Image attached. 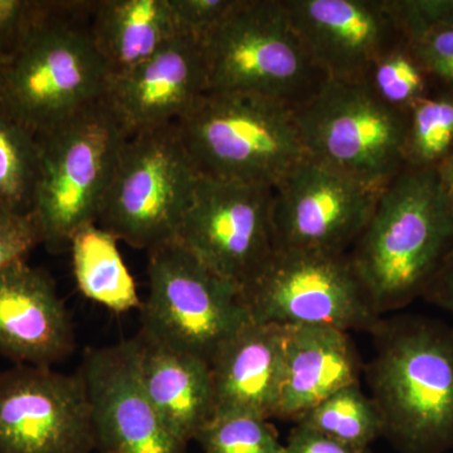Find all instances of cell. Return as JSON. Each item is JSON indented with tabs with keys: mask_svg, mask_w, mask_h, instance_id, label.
I'll return each instance as SVG.
<instances>
[{
	"mask_svg": "<svg viewBox=\"0 0 453 453\" xmlns=\"http://www.w3.org/2000/svg\"><path fill=\"white\" fill-rule=\"evenodd\" d=\"M453 257V211L436 168H404L381 190L351 257L375 312L426 292Z\"/></svg>",
	"mask_w": 453,
	"mask_h": 453,
	"instance_id": "1",
	"label": "cell"
},
{
	"mask_svg": "<svg viewBox=\"0 0 453 453\" xmlns=\"http://www.w3.org/2000/svg\"><path fill=\"white\" fill-rule=\"evenodd\" d=\"M369 366L383 434L403 453L453 449V332L410 319L386 327Z\"/></svg>",
	"mask_w": 453,
	"mask_h": 453,
	"instance_id": "2",
	"label": "cell"
},
{
	"mask_svg": "<svg viewBox=\"0 0 453 453\" xmlns=\"http://www.w3.org/2000/svg\"><path fill=\"white\" fill-rule=\"evenodd\" d=\"M96 2H61L4 64L0 106L40 136L103 100L110 74L82 16Z\"/></svg>",
	"mask_w": 453,
	"mask_h": 453,
	"instance_id": "3",
	"label": "cell"
},
{
	"mask_svg": "<svg viewBox=\"0 0 453 453\" xmlns=\"http://www.w3.org/2000/svg\"><path fill=\"white\" fill-rule=\"evenodd\" d=\"M202 44L207 92L265 98L294 111L327 81L283 0H238Z\"/></svg>",
	"mask_w": 453,
	"mask_h": 453,
	"instance_id": "4",
	"label": "cell"
},
{
	"mask_svg": "<svg viewBox=\"0 0 453 453\" xmlns=\"http://www.w3.org/2000/svg\"><path fill=\"white\" fill-rule=\"evenodd\" d=\"M37 138L40 172L31 213L42 244L61 252L77 232L96 225L130 135L104 97Z\"/></svg>",
	"mask_w": 453,
	"mask_h": 453,
	"instance_id": "5",
	"label": "cell"
},
{
	"mask_svg": "<svg viewBox=\"0 0 453 453\" xmlns=\"http://www.w3.org/2000/svg\"><path fill=\"white\" fill-rule=\"evenodd\" d=\"M202 178L275 188L306 157L292 111L249 95H204L177 121Z\"/></svg>",
	"mask_w": 453,
	"mask_h": 453,
	"instance_id": "6",
	"label": "cell"
},
{
	"mask_svg": "<svg viewBox=\"0 0 453 453\" xmlns=\"http://www.w3.org/2000/svg\"><path fill=\"white\" fill-rule=\"evenodd\" d=\"M199 179L177 122L134 134L96 225L134 249L150 251L175 241Z\"/></svg>",
	"mask_w": 453,
	"mask_h": 453,
	"instance_id": "7",
	"label": "cell"
},
{
	"mask_svg": "<svg viewBox=\"0 0 453 453\" xmlns=\"http://www.w3.org/2000/svg\"><path fill=\"white\" fill-rule=\"evenodd\" d=\"M142 311V333L208 365L251 321L240 286L217 275L177 240L149 251Z\"/></svg>",
	"mask_w": 453,
	"mask_h": 453,
	"instance_id": "8",
	"label": "cell"
},
{
	"mask_svg": "<svg viewBox=\"0 0 453 453\" xmlns=\"http://www.w3.org/2000/svg\"><path fill=\"white\" fill-rule=\"evenodd\" d=\"M292 116L306 155L327 168L380 189L404 168L407 115L362 82L327 80Z\"/></svg>",
	"mask_w": 453,
	"mask_h": 453,
	"instance_id": "9",
	"label": "cell"
},
{
	"mask_svg": "<svg viewBox=\"0 0 453 453\" xmlns=\"http://www.w3.org/2000/svg\"><path fill=\"white\" fill-rule=\"evenodd\" d=\"M241 292L255 323L377 327V312L345 255L275 249Z\"/></svg>",
	"mask_w": 453,
	"mask_h": 453,
	"instance_id": "10",
	"label": "cell"
},
{
	"mask_svg": "<svg viewBox=\"0 0 453 453\" xmlns=\"http://www.w3.org/2000/svg\"><path fill=\"white\" fill-rule=\"evenodd\" d=\"M381 190L306 155L273 188L275 249L345 255L371 220Z\"/></svg>",
	"mask_w": 453,
	"mask_h": 453,
	"instance_id": "11",
	"label": "cell"
},
{
	"mask_svg": "<svg viewBox=\"0 0 453 453\" xmlns=\"http://www.w3.org/2000/svg\"><path fill=\"white\" fill-rule=\"evenodd\" d=\"M273 192L201 177L178 242L217 275L242 288L275 251Z\"/></svg>",
	"mask_w": 453,
	"mask_h": 453,
	"instance_id": "12",
	"label": "cell"
},
{
	"mask_svg": "<svg viewBox=\"0 0 453 453\" xmlns=\"http://www.w3.org/2000/svg\"><path fill=\"white\" fill-rule=\"evenodd\" d=\"M79 372L16 365L0 374V453H94Z\"/></svg>",
	"mask_w": 453,
	"mask_h": 453,
	"instance_id": "13",
	"label": "cell"
},
{
	"mask_svg": "<svg viewBox=\"0 0 453 453\" xmlns=\"http://www.w3.org/2000/svg\"><path fill=\"white\" fill-rule=\"evenodd\" d=\"M98 453H187L142 384L135 338L88 351L81 368Z\"/></svg>",
	"mask_w": 453,
	"mask_h": 453,
	"instance_id": "14",
	"label": "cell"
},
{
	"mask_svg": "<svg viewBox=\"0 0 453 453\" xmlns=\"http://www.w3.org/2000/svg\"><path fill=\"white\" fill-rule=\"evenodd\" d=\"M292 26L327 80L360 82L404 35L387 0H283Z\"/></svg>",
	"mask_w": 453,
	"mask_h": 453,
	"instance_id": "15",
	"label": "cell"
},
{
	"mask_svg": "<svg viewBox=\"0 0 453 453\" xmlns=\"http://www.w3.org/2000/svg\"><path fill=\"white\" fill-rule=\"evenodd\" d=\"M207 91L202 42L178 33L142 65L111 77L105 100L131 136L180 120Z\"/></svg>",
	"mask_w": 453,
	"mask_h": 453,
	"instance_id": "16",
	"label": "cell"
},
{
	"mask_svg": "<svg viewBox=\"0 0 453 453\" xmlns=\"http://www.w3.org/2000/svg\"><path fill=\"white\" fill-rule=\"evenodd\" d=\"M73 349V320L49 273L27 261L0 271V356L50 368Z\"/></svg>",
	"mask_w": 453,
	"mask_h": 453,
	"instance_id": "17",
	"label": "cell"
},
{
	"mask_svg": "<svg viewBox=\"0 0 453 453\" xmlns=\"http://www.w3.org/2000/svg\"><path fill=\"white\" fill-rule=\"evenodd\" d=\"M219 413L275 418L283 372V327L250 321L211 362Z\"/></svg>",
	"mask_w": 453,
	"mask_h": 453,
	"instance_id": "18",
	"label": "cell"
},
{
	"mask_svg": "<svg viewBox=\"0 0 453 453\" xmlns=\"http://www.w3.org/2000/svg\"><path fill=\"white\" fill-rule=\"evenodd\" d=\"M283 372L275 418L295 422L333 393L359 380L350 336L332 326H282Z\"/></svg>",
	"mask_w": 453,
	"mask_h": 453,
	"instance_id": "19",
	"label": "cell"
},
{
	"mask_svg": "<svg viewBox=\"0 0 453 453\" xmlns=\"http://www.w3.org/2000/svg\"><path fill=\"white\" fill-rule=\"evenodd\" d=\"M136 357L142 384L166 427L184 443L216 412L211 365L140 332Z\"/></svg>",
	"mask_w": 453,
	"mask_h": 453,
	"instance_id": "20",
	"label": "cell"
},
{
	"mask_svg": "<svg viewBox=\"0 0 453 453\" xmlns=\"http://www.w3.org/2000/svg\"><path fill=\"white\" fill-rule=\"evenodd\" d=\"M89 32L110 79L134 70L178 35L169 0H101Z\"/></svg>",
	"mask_w": 453,
	"mask_h": 453,
	"instance_id": "21",
	"label": "cell"
},
{
	"mask_svg": "<svg viewBox=\"0 0 453 453\" xmlns=\"http://www.w3.org/2000/svg\"><path fill=\"white\" fill-rule=\"evenodd\" d=\"M119 240L91 225L71 240L74 280L83 296L113 312L142 309L136 283L118 247Z\"/></svg>",
	"mask_w": 453,
	"mask_h": 453,
	"instance_id": "22",
	"label": "cell"
},
{
	"mask_svg": "<svg viewBox=\"0 0 453 453\" xmlns=\"http://www.w3.org/2000/svg\"><path fill=\"white\" fill-rule=\"evenodd\" d=\"M296 423L363 451L383 434L377 404L363 392L359 381L333 393L303 413Z\"/></svg>",
	"mask_w": 453,
	"mask_h": 453,
	"instance_id": "23",
	"label": "cell"
},
{
	"mask_svg": "<svg viewBox=\"0 0 453 453\" xmlns=\"http://www.w3.org/2000/svg\"><path fill=\"white\" fill-rule=\"evenodd\" d=\"M38 172L37 135L0 106V208L31 211Z\"/></svg>",
	"mask_w": 453,
	"mask_h": 453,
	"instance_id": "24",
	"label": "cell"
},
{
	"mask_svg": "<svg viewBox=\"0 0 453 453\" xmlns=\"http://www.w3.org/2000/svg\"><path fill=\"white\" fill-rule=\"evenodd\" d=\"M453 149V95L422 98L407 113L405 165L437 168Z\"/></svg>",
	"mask_w": 453,
	"mask_h": 453,
	"instance_id": "25",
	"label": "cell"
},
{
	"mask_svg": "<svg viewBox=\"0 0 453 453\" xmlns=\"http://www.w3.org/2000/svg\"><path fill=\"white\" fill-rule=\"evenodd\" d=\"M427 74L403 38L372 62L360 82L384 105L407 115L426 97Z\"/></svg>",
	"mask_w": 453,
	"mask_h": 453,
	"instance_id": "26",
	"label": "cell"
},
{
	"mask_svg": "<svg viewBox=\"0 0 453 453\" xmlns=\"http://www.w3.org/2000/svg\"><path fill=\"white\" fill-rule=\"evenodd\" d=\"M267 421L255 414H214L195 441L204 453H283V443Z\"/></svg>",
	"mask_w": 453,
	"mask_h": 453,
	"instance_id": "27",
	"label": "cell"
},
{
	"mask_svg": "<svg viewBox=\"0 0 453 453\" xmlns=\"http://www.w3.org/2000/svg\"><path fill=\"white\" fill-rule=\"evenodd\" d=\"M59 4L46 0H0V58L4 64L55 14Z\"/></svg>",
	"mask_w": 453,
	"mask_h": 453,
	"instance_id": "28",
	"label": "cell"
},
{
	"mask_svg": "<svg viewBox=\"0 0 453 453\" xmlns=\"http://www.w3.org/2000/svg\"><path fill=\"white\" fill-rule=\"evenodd\" d=\"M404 40L428 74L453 88V22L413 29Z\"/></svg>",
	"mask_w": 453,
	"mask_h": 453,
	"instance_id": "29",
	"label": "cell"
},
{
	"mask_svg": "<svg viewBox=\"0 0 453 453\" xmlns=\"http://www.w3.org/2000/svg\"><path fill=\"white\" fill-rule=\"evenodd\" d=\"M178 33L203 41L228 17L238 0H169Z\"/></svg>",
	"mask_w": 453,
	"mask_h": 453,
	"instance_id": "30",
	"label": "cell"
},
{
	"mask_svg": "<svg viewBox=\"0 0 453 453\" xmlns=\"http://www.w3.org/2000/svg\"><path fill=\"white\" fill-rule=\"evenodd\" d=\"M42 244L40 231L31 211L0 208V271L26 261L27 256Z\"/></svg>",
	"mask_w": 453,
	"mask_h": 453,
	"instance_id": "31",
	"label": "cell"
},
{
	"mask_svg": "<svg viewBox=\"0 0 453 453\" xmlns=\"http://www.w3.org/2000/svg\"><path fill=\"white\" fill-rule=\"evenodd\" d=\"M283 453H369V451L353 449L312 429L296 425L286 443H283Z\"/></svg>",
	"mask_w": 453,
	"mask_h": 453,
	"instance_id": "32",
	"label": "cell"
},
{
	"mask_svg": "<svg viewBox=\"0 0 453 453\" xmlns=\"http://www.w3.org/2000/svg\"><path fill=\"white\" fill-rule=\"evenodd\" d=\"M428 299L453 315V257L428 286Z\"/></svg>",
	"mask_w": 453,
	"mask_h": 453,
	"instance_id": "33",
	"label": "cell"
},
{
	"mask_svg": "<svg viewBox=\"0 0 453 453\" xmlns=\"http://www.w3.org/2000/svg\"><path fill=\"white\" fill-rule=\"evenodd\" d=\"M438 177L453 211V149L445 160L437 166Z\"/></svg>",
	"mask_w": 453,
	"mask_h": 453,
	"instance_id": "34",
	"label": "cell"
},
{
	"mask_svg": "<svg viewBox=\"0 0 453 453\" xmlns=\"http://www.w3.org/2000/svg\"><path fill=\"white\" fill-rule=\"evenodd\" d=\"M3 79H4V62L0 58V89H2Z\"/></svg>",
	"mask_w": 453,
	"mask_h": 453,
	"instance_id": "35",
	"label": "cell"
}]
</instances>
